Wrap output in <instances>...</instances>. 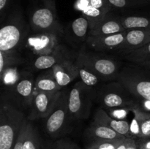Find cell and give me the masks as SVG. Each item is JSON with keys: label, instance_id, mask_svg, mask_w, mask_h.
Here are the masks:
<instances>
[{"label": "cell", "instance_id": "6da1fadb", "mask_svg": "<svg viewBox=\"0 0 150 149\" xmlns=\"http://www.w3.org/2000/svg\"><path fill=\"white\" fill-rule=\"evenodd\" d=\"M1 25L0 51H18L26 42L29 33L19 0L14 1L11 11Z\"/></svg>", "mask_w": 150, "mask_h": 149}, {"label": "cell", "instance_id": "7a4b0ae2", "mask_svg": "<svg viewBox=\"0 0 150 149\" xmlns=\"http://www.w3.org/2000/svg\"><path fill=\"white\" fill-rule=\"evenodd\" d=\"M29 26L34 34L62 33L57 16L56 0H32L29 10Z\"/></svg>", "mask_w": 150, "mask_h": 149}, {"label": "cell", "instance_id": "3957f363", "mask_svg": "<svg viewBox=\"0 0 150 149\" xmlns=\"http://www.w3.org/2000/svg\"><path fill=\"white\" fill-rule=\"evenodd\" d=\"M25 119L22 111L2 99L0 108V149H13Z\"/></svg>", "mask_w": 150, "mask_h": 149}, {"label": "cell", "instance_id": "277c9868", "mask_svg": "<svg viewBox=\"0 0 150 149\" xmlns=\"http://www.w3.org/2000/svg\"><path fill=\"white\" fill-rule=\"evenodd\" d=\"M121 69L117 80L141 104L150 102V70L136 64Z\"/></svg>", "mask_w": 150, "mask_h": 149}, {"label": "cell", "instance_id": "5b68a950", "mask_svg": "<svg viewBox=\"0 0 150 149\" xmlns=\"http://www.w3.org/2000/svg\"><path fill=\"white\" fill-rule=\"evenodd\" d=\"M96 100L104 109L114 110H128L141 105L139 101L118 81L101 86L96 91Z\"/></svg>", "mask_w": 150, "mask_h": 149}, {"label": "cell", "instance_id": "8992f818", "mask_svg": "<svg viewBox=\"0 0 150 149\" xmlns=\"http://www.w3.org/2000/svg\"><path fill=\"white\" fill-rule=\"evenodd\" d=\"M96 91L79 81L68 92V109L71 121L86 119L89 116Z\"/></svg>", "mask_w": 150, "mask_h": 149}, {"label": "cell", "instance_id": "52a82bcc", "mask_svg": "<svg viewBox=\"0 0 150 149\" xmlns=\"http://www.w3.org/2000/svg\"><path fill=\"white\" fill-rule=\"evenodd\" d=\"M76 62L96 74L103 80H117L121 68L118 61L106 56H101L81 50Z\"/></svg>", "mask_w": 150, "mask_h": 149}, {"label": "cell", "instance_id": "ba28073f", "mask_svg": "<svg viewBox=\"0 0 150 149\" xmlns=\"http://www.w3.org/2000/svg\"><path fill=\"white\" fill-rule=\"evenodd\" d=\"M45 118V130L51 137L57 138L64 134L67 124L71 121L69 113L68 92L67 91H60L51 113Z\"/></svg>", "mask_w": 150, "mask_h": 149}, {"label": "cell", "instance_id": "9c48e42d", "mask_svg": "<svg viewBox=\"0 0 150 149\" xmlns=\"http://www.w3.org/2000/svg\"><path fill=\"white\" fill-rule=\"evenodd\" d=\"M35 82L31 74H18L17 79L8 86L13 101L21 106H30L35 91Z\"/></svg>", "mask_w": 150, "mask_h": 149}, {"label": "cell", "instance_id": "30bf717a", "mask_svg": "<svg viewBox=\"0 0 150 149\" xmlns=\"http://www.w3.org/2000/svg\"><path fill=\"white\" fill-rule=\"evenodd\" d=\"M59 91L36 92L34 91L33 97L29 106L30 112L27 119L33 121L40 118H47L54 108Z\"/></svg>", "mask_w": 150, "mask_h": 149}, {"label": "cell", "instance_id": "8fae6325", "mask_svg": "<svg viewBox=\"0 0 150 149\" xmlns=\"http://www.w3.org/2000/svg\"><path fill=\"white\" fill-rule=\"evenodd\" d=\"M127 31L105 36H89L86 44L97 51H118L124 42Z\"/></svg>", "mask_w": 150, "mask_h": 149}, {"label": "cell", "instance_id": "7c38bea8", "mask_svg": "<svg viewBox=\"0 0 150 149\" xmlns=\"http://www.w3.org/2000/svg\"><path fill=\"white\" fill-rule=\"evenodd\" d=\"M61 33L58 32H45L35 34V36L27 38L28 45L36 54L44 55L49 53L57 49L58 37Z\"/></svg>", "mask_w": 150, "mask_h": 149}, {"label": "cell", "instance_id": "4fadbf2b", "mask_svg": "<svg viewBox=\"0 0 150 149\" xmlns=\"http://www.w3.org/2000/svg\"><path fill=\"white\" fill-rule=\"evenodd\" d=\"M128 110L133 113L130 125L134 138L150 137V112L145 111L141 105L130 108Z\"/></svg>", "mask_w": 150, "mask_h": 149}, {"label": "cell", "instance_id": "5bb4252c", "mask_svg": "<svg viewBox=\"0 0 150 149\" xmlns=\"http://www.w3.org/2000/svg\"><path fill=\"white\" fill-rule=\"evenodd\" d=\"M93 121L110 127L114 131L118 132L119 134H122L127 138L135 139L132 134L131 125L128 121L112 118L104 110L103 108H98L97 110Z\"/></svg>", "mask_w": 150, "mask_h": 149}, {"label": "cell", "instance_id": "9a60e30c", "mask_svg": "<svg viewBox=\"0 0 150 149\" xmlns=\"http://www.w3.org/2000/svg\"><path fill=\"white\" fill-rule=\"evenodd\" d=\"M126 31L121 22L120 15L108 13L89 32V36H105Z\"/></svg>", "mask_w": 150, "mask_h": 149}, {"label": "cell", "instance_id": "2e32d148", "mask_svg": "<svg viewBox=\"0 0 150 149\" xmlns=\"http://www.w3.org/2000/svg\"><path fill=\"white\" fill-rule=\"evenodd\" d=\"M124 42L118 49L123 53L142 48L150 42V29H137L126 30Z\"/></svg>", "mask_w": 150, "mask_h": 149}, {"label": "cell", "instance_id": "e0dca14e", "mask_svg": "<svg viewBox=\"0 0 150 149\" xmlns=\"http://www.w3.org/2000/svg\"><path fill=\"white\" fill-rule=\"evenodd\" d=\"M50 70L54 74L57 83L62 88L67 86L79 76L76 62H73L70 58L63 60Z\"/></svg>", "mask_w": 150, "mask_h": 149}, {"label": "cell", "instance_id": "ac0fdd59", "mask_svg": "<svg viewBox=\"0 0 150 149\" xmlns=\"http://www.w3.org/2000/svg\"><path fill=\"white\" fill-rule=\"evenodd\" d=\"M85 134L92 140H122L126 137L119 134L107 126L103 125L93 121L86 129Z\"/></svg>", "mask_w": 150, "mask_h": 149}, {"label": "cell", "instance_id": "d6986e66", "mask_svg": "<svg viewBox=\"0 0 150 149\" xmlns=\"http://www.w3.org/2000/svg\"><path fill=\"white\" fill-rule=\"evenodd\" d=\"M121 22L125 30L137 29H150V10L137 12L120 15Z\"/></svg>", "mask_w": 150, "mask_h": 149}, {"label": "cell", "instance_id": "ffe728a7", "mask_svg": "<svg viewBox=\"0 0 150 149\" xmlns=\"http://www.w3.org/2000/svg\"><path fill=\"white\" fill-rule=\"evenodd\" d=\"M70 57L66 56L62 51L56 49L49 53L38 56L34 60L32 65L34 68L38 70H48L54 67L56 64Z\"/></svg>", "mask_w": 150, "mask_h": 149}, {"label": "cell", "instance_id": "44dd1931", "mask_svg": "<svg viewBox=\"0 0 150 149\" xmlns=\"http://www.w3.org/2000/svg\"><path fill=\"white\" fill-rule=\"evenodd\" d=\"M62 88L57 83L51 70H48L40 74L35 79V91L36 92H58Z\"/></svg>", "mask_w": 150, "mask_h": 149}, {"label": "cell", "instance_id": "7402d4cb", "mask_svg": "<svg viewBox=\"0 0 150 149\" xmlns=\"http://www.w3.org/2000/svg\"><path fill=\"white\" fill-rule=\"evenodd\" d=\"M71 34L74 40L81 42L87 39L90 32V23L86 18L81 16L72 22L70 25Z\"/></svg>", "mask_w": 150, "mask_h": 149}, {"label": "cell", "instance_id": "603a6c76", "mask_svg": "<svg viewBox=\"0 0 150 149\" xmlns=\"http://www.w3.org/2000/svg\"><path fill=\"white\" fill-rule=\"evenodd\" d=\"M24 62V59L18 51H0V74L6 70L16 68V66Z\"/></svg>", "mask_w": 150, "mask_h": 149}, {"label": "cell", "instance_id": "cb8c5ba5", "mask_svg": "<svg viewBox=\"0 0 150 149\" xmlns=\"http://www.w3.org/2000/svg\"><path fill=\"white\" fill-rule=\"evenodd\" d=\"M23 149H41V141L39 133L35 126L26 118V130Z\"/></svg>", "mask_w": 150, "mask_h": 149}, {"label": "cell", "instance_id": "d4e9b609", "mask_svg": "<svg viewBox=\"0 0 150 149\" xmlns=\"http://www.w3.org/2000/svg\"><path fill=\"white\" fill-rule=\"evenodd\" d=\"M124 58L135 64L150 61V42L142 48L124 53Z\"/></svg>", "mask_w": 150, "mask_h": 149}, {"label": "cell", "instance_id": "484cf974", "mask_svg": "<svg viewBox=\"0 0 150 149\" xmlns=\"http://www.w3.org/2000/svg\"><path fill=\"white\" fill-rule=\"evenodd\" d=\"M108 1L112 10H130L150 4L149 0H108Z\"/></svg>", "mask_w": 150, "mask_h": 149}, {"label": "cell", "instance_id": "4316f807", "mask_svg": "<svg viewBox=\"0 0 150 149\" xmlns=\"http://www.w3.org/2000/svg\"><path fill=\"white\" fill-rule=\"evenodd\" d=\"M78 67V71H79V76L80 77L81 80L83 82L84 84L86 86H90V87H93V86H96L98 83V82L101 80L98 76L94 74L91 71H89L88 69L83 67L81 64H79L76 62Z\"/></svg>", "mask_w": 150, "mask_h": 149}, {"label": "cell", "instance_id": "83f0119b", "mask_svg": "<svg viewBox=\"0 0 150 149\" xmlns=\"http://www.w3.org/2000/svg\"><path fill=\"white\" fill-rule=\"evenodd\" d=\"M122 140L123 139L117 140H92L86 149H116Z\"/></svg>", "mask_w": 150, "mask_h": 149}, {"label": "cell", "instance_id": "f1b7e54d", "mask_svg": "<svg viewBox=\"0 0 150 149\" xmlns=\"http://www.w3.org/2000/svg\"><path fill=\"white\" fill-rule=\"evenodd\" d=\"M13 0H0V23L7 17L13 5Z\"/></svg>", "mask_w": 150, "mask_h": 149}, {"label": "cell", "instance_id": "f546056e", "mask_svg": "<svg viewBox=\"0 0 150 149\" xmlns=\"http://www.w3.org/2000/svg\"><path fill=\"white\" fill-rule=\"evenodd\" d=\"M88 4L95 8L102 10L105 13H108L112 11V9L108 0H88Z\"/></svg>", "mask_w": 150, "mask_h": 149}, {"label": "cell", "instance_id": "4dcf8cb0", "mask_svg": "<svg viewBox=\"0 0 150 149\" xmlns=\"http://www.w3.org/2000/svg\"><path fill=\"white\" fill-rule=\"evenodd\" d=\"M26 119H25L23 126H22L21 130V132L20 134H19V136L18 137L17 140H16V144H15L13 149H23V140H24V136H25V130H26Z\"/></svg>", "mask_w": 150, "mask_h": 149}, {"label": "cell", "instance_id": "1f68e13d", "mask_svg": "<svg viewBox=\"0 0 150 149\" xmlns=\"http://www.w3.org/2000/svg\"><path fill=\"white\" fill-rule=\"evenodd\" d=\"M138 149H150V137L136 139Z\"/></svg>", "mask_w": 150, "mask_h": 149}, {"label": "cell", "instance_id": "d6a6232c", "mask_svg": "<svg viewBox=\"0 0 150 149\" xmlns=\"http://www.w3.org/2000/svg\"><path fill=\"white\" fill-rule=\"evenodd\" d=\"M61 140L62 149H80L77 145H75L74 143L69 141V140Z\"/></svg>", "mask_w": 150, "mask_h": 149}, {"label": "cell", "instance_id": "836d02e7", "mask_svg": "<svg viewBox=\"0 0 150 149\" xmlns=\"http://www.w3.org/2000/svg\"><path fill=\"white\" fill-rule=\"evenodd\" d=\"M128 139L129 138H127V137H125V139H123V140L120 142V144L117 145L116 149H127V143H128Z\"/></svg>", "mask_w": 150, "mask_h": 149}, {"label": "cell", "instance_id": "e575fe53", "mask_svg": "<svg viewBox=\"0 0 150 149\" xmlns=\"http://www.w3.org/2000/svg\"><path fill=\"white\" fill-rule=\"evenodd\" d=\"M137 65L140 66V67H144L145 69H147V70H150V61H143V62L139 63V64H136Z\"/></svg>", "mask_w": 150, "mask_h": 149}, {"label": "cell", "instance_id": "d590c367", "mask_svg": "<svg viewBox=\"0 0 150 149\" xmlns=\"http://www.w3.org/2000/svg\"><path fill=\"white\" fill-rule=\"evenodd\" d=\"M50 149H62L61 140H59V141L56 142V143L51 146V148H50Z\"/></svg>", "mask_w": 150, "mask_h": 149}, {"label": "cell", "instance_id": "8d00e7d4", "mask_svg": "<svg viewBox=\"0 0 150 149\" xmlns=\"http://www.w3.org/2000/svg\"><path fill=\"white\" fill-rule=\"evenodd\" d=\"M149 1H150V0H149Z\"/></svg>", "mask_w": 150, "mask_h": 149}, {"label": "cell", "instance_id": "74e56055", "mask_svg": "<svg viewBox=\"0 0 150 149\" xmlns=\"http://www.w3.org/2000/svg\"><path fill=\"white\" fill-rule=\"evenodd\" d=\"M49 149H50V148H49Z\"/></svg>", "mask_w": 150, "mask_h": 149}]
</instances>
